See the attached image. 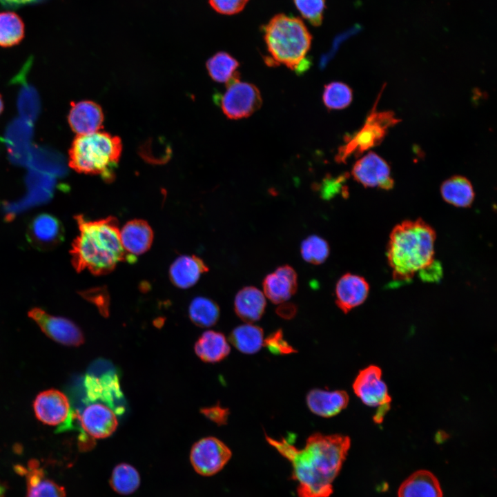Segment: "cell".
Masks as SVG:
<instances>
[{"label": "cell", "instance_id": "cell-1", "mask_svg": "<svg viewBox=\"0 0 497 497\" xmlns=\"http://www.w3.org/2000/svg\"><path fill=\"white\" fill-rule=\"evenodd\" d=\"M267 442L291 464V478L298 483V497H329L351 446L348 436L311 435L302 449L287 440L266 436Z\"/></svg>", "mask_w": 497, "mask_h": 497}, {"label": "cell", "instance_id": "cell-2", "mask_svg": "<svg viewBox=\"0 0 497 497\" xmlns=\"http://www.w3.org/2000/svg\"><path fill=\"white\" fill-rule=\"evenodd\" d=\"M75 219L79 233L72 244L70 255L77 271L88 270L102 275L113 271L119 262H133L121 245L115 217L88 220L79 215Z\"/></svg>", "mask_w": 497, "mask_h": 497}, {"label": "cell", "instance_id": "cell-3", "mask_svg": "<svg viewBox=\"0 0 497 497\" xmlns=\"http://www.w3.org/2000/svg\"><path fill=\"white\" fill-rule=\"evenodd\" d=\"M434 230L420 219L407 220L392 230L387 260L395 280H408L433 262Z\"/></svg>", "mask_w": 497, "mask_h": 497}, {"label": "cell", "instance_id": "cell-4", "mask_svg": "<svg viewBox=\"0 0 497 497\" xmlns=\"http://www.w3.org/2000/svg\"><path fill=\"white\" fill-rule=\"evenodd\" d=\"M263 29L271 62L298 70L305 62L312 40L303 21L281 13L272 17Z\"/></svg>", "mask_w": 497, "mask_h": 497}, {"label": "cell", "instance_id": "cell-5", "mask_svg": "<svg viewBox=\"0 0 497 497\" xmlns=\"http://www.w3.org/2000/svg\"><path fill=\"white\" fill-rule=\"evenodd\" d=\"M121 151V141L117 136L100 131L79 135L69 150V166L77 172L101 175L105 181H110Z\"/></svg>", "mask_w": 497, "mask_h": 497}, {"label": "cell", "instance_id": "cell-6", "mask_svg": "<svg viewBox=\"0 0 497 497\" xmlns=\"http://www.w3.org/2000/svg\"><path fill=\"white\" fill-rule=\"evenodd\" d=\"M399 121L392 111L378 112L373 109L362 128L345 139V144L338 149L335 160L345 162L349 157H358L379 145L385 138L388 130Z\"/></svg>", "mask_w": 497, "mask_h": 497}, {"label": "cell", "instance_id": "cell-7", "mask_svg": "<svg viewBox=\"0 0 497 497\" xmlns=\"http://www.w3.org/2000/svg\"><path fill=\"white\" fill-rule=\"evenodd\" d=\"M220 104L227 117L238 119L247 117L257 110L262 105V97L255 86L240 81L236 77L227 83Z\"/></svg>", "mask_w": 497, "mask_h": 497}, {"label": "cell", "instance_id": "cell-8", "mask_svg": "<svg viewBox=\"0 0 497 497\" xmlns=\"http://www.w3.org/2000/svg\"><path fill=\"white\" fill-rule=\"evenodd\" d=\"M231 456L232 452L226 444L210 436L202 438L193 445L190 460L197 474L210 476L222 470Z\"/></svg>", "mask_w": 497, "mask_h": 497}, {"label": "cell", "instance_id": "cell-9", "mask_svg": "<svg viewBox=\"0 0 497 497\" xmlns=\"http://www.w3.org/2000/svg\"><path fill=\"white\" fill-rule=\"evenodd\" d=\"M353 389L364 405L389 409L391 398L378 367L370 365L360 370L353 383Z\"/></svg>", "mask_w": 497, "mask_h": 497}, {"label": "cell", "instance_id": "cell-10", "mask_svg": "<svg viewBox=\"0 0 497 497\" xmlns=\"http://www.w3.org/2000/svg\"><path fill=\"white\" fill-rule=\"evenodd\" d=\"M41 331L54 341L67 346H79L84 342L81 329L71 320L53 316L40 308H33L28 312Z\"/></svg>", "mask_w": 497, "mask_h": 497}, {"label": "cell", "instance_id": "cell-11", "mask_svg": "<svg viewBox=\"0 0 497 497\" xmlns=\"http://www.w3.org/2000/svg\"><path fill=\"white\" fill-rule=\"evenodd\" d=\"M26 237L32 247L48 251L55 248L62 242L64 228L61 221L55 216L40 213L30 221Z\"/></svg>", "mask_w": 497, "mask_h": 497}, {"label": "cell", "instance_id": "cell-12", "mask_svg": "<svg viewBox=\"0 0 497 497\" xmlns=\"http://www.w3.org/2000/svg\"><path fill=\"white\" fill-rule=\"evenodd\" d=\"M88 403L78 416L83 430L94 438H105L111 436L118 425L115 411L101 401Z\"/></svg>", "mask_w": 497, "mask_h": 497}, {"label": "cell", "instance_id": "cell-13", "mask_svg": "<svg viewBox=\"0 0 497 497\" xmlns=\"http://www.w3.org/2000/svg\"><path fill=\"white\" fill-rule=\"evenodd\" d=\"M86 399L90 402L101 401L121 414L125 409L119 380L115 372H108L100 377L87 375L84 380Z\"/></svg>", "mask_w": 497, "mask_h": 497}, {"label": "cell", "instance_id": "cell-14", "mask_svg": "<svg viewBox=\"0 0 497 497\" xmlns=\"http://www.w3.org/2000/svg\"><path fill=\"white\" fill-rule=\"evenodd\" d=\"M354 179L364 187L390 189L393 186L387 162L374 152H369L353 166Z\"/></svg>", "mask_w": 497, "mask_h": 497}, {"label": "cell", "instance_id": "cell-15", "mask_svg": "<svg viewBox=\"0 0 497 497\" xmlns=\"http://www.w3.org/2000/svg\"><path fill=\"white\" fill-rule=\"evenodd\" d=\"M34 411L38 420L48 425H58L70 418V402L65 394L57 389L41 392L34 402Z\"/></svg>", "mask_w": 497, "mask_h": 497}, {"label": "cell", "instance_id": "cell-16", "mask_svg": "<svg viewBox=\"0 0 497 497\" xmlns=\"http://www.w3.org/2000/svg\"><path fill=\"white\" fill-rule=\"evenodd\" d=\"M104 119L101 106L89 100L72 102L68 115L70 127L77 135L99 131Z\"/></svg>", "mask_w": 497, "mask_h": 497}, {"label": "cell", "instance_id": "cell-17", "mask_svg": "<svg viewBox=\"0 0 497 497\" xmlns=\"http://www.w3.org/2000/svg\"><path fill=\"white\" fill-rule=\"evenodd\" d=\"M262 286L264 295L273 303L286 302L297 291V273L289 265L280 266L265 277Z\"/></svg>", "mask_w": 497, "mask_h": 497}, {"label": "cell", "instance_id": "cell-18", "mask_svg": "<svg viewBox=\"0 0 497 497\" xmlns=\"http://www.w3.org/2000/svg\"><path fill=\"white\" fill-rule=\"evenodd\" d=\"M369 291V284L364 277L351 273L344 274L335 286L336 304L347 313L365 301Z\"/></svg>", "mask_w": 497, "mask_h": 497}, {"label": "cell", "instance_id": "cell-19", "mask_svg": "<svg viewBox=\"0 0 497 497\" xmlns=\"http://www.w3.org/2000/svg\"><path fill=\"white\" fill-rule=\"evenodd\" d=\"M120 240L126 254L135 260V255L143 254L150 248L153 231L145 220H133L120 230Z\"/></svg>", "mask_w": 497, "mask_h": 497}, {"label": "cell", "instance_id": "cell-20", "mask_svg": "<svg viewBox=\"0 0 497 497\" xmlns=\"http://www.w3.org/2000/svg\"><path fill=\"white\" fill-rule=\"evenodd\" d=\"M306 405L314 414L323 417H333L344 409L349 403V395L345 391H328L313 389L306 397Z\"/></svg>", "mask_w": 497, "mask_h": 497}, {"label": "cell", "instance_id": "cell-21", "mask_svg": "<svg viewBox=\"0 0 497 497\" xmlns=\"http://www.w3.org/2000/svg\"><path fill=\"white\" fill-rule=\"evenodd\" d=\"M17 471L26 476L27 497H66L65 489L48 478L35 460L28 467L17 466Z\"/></svg>", "mask_w": 497, "mask_h": 497}, {"label": "cell", "instance_id": "cell-22", "mask_svg": "<svg viewBox=\"0 0 497 497\" xmlns=\"http://www.w3.org/2000/svg\"><path fill=\"white\" fill-rule=\"evenodd\" d=\"M208 268L195 255H181L170 265L169 277L171 282L180 289H188L195 284Z\"/></svg>", "mask_w": 497, "mask_h": 497}, {"label": "cell", "instance_id": "cell-23", "mask_svg": "<svg viewBox=\"0 0 497 497\" xmlns=\"http://www.w3.org/2000/svg\"><path fill=\"white\" fill-rule=\"evenodd\" d=\"M398 497H442L438 478L429 471L418 470L400 485Z\"/></svg>", "mask_w": 497, "mask_h": 497}, {"label": "cell", "instance_id": "cell-24", "mask_svg": "<svg viewBox=\"0 0 497 497\" xmlns=\"http://www.w3.org/2000/svg\"><path fill=\"white\" fill-rule=\"evenodd\" d=\"M264 293L254 286H246L237 293L234 300V309L237 315L246 323L259 320L266 308Z\"/></svg>", "mask_w": 497, "mask_h": 497}, {"label": "cell", "instance_id": "cell-25", "mask_svg": "<svg viewBox=\"0 0 497 497\" xmlns=\"http://www.w3.org/2000/svg\"><path fill=\"white\" fill-rule=\"evenodd\" d=\"M194 349L202 361L215 363L228 356L231 347L222 333L210 330L201 335L195 344Z\"/></svg>", "mask_w": 497, "mask_h": 497}, {"label": "cell", "instance_id": "cell-26", "mask_svg": "<svg viewBox=\"0 0 497 497\" xmlns=\"http://www.w3.org/2000/svg\"><path fill=\"white\" fill-rule=\"evenodd\" d=\"M440 193L444 200L458 207H468L474 199L471 182L462 176H454L443 182Z\"/></svg>", "mask_w": 497, "mask_h": 497}, {"label": "cell", "instance_id": "cell-27", "mask_svg": "<svg viewBox=\"0 0 497 497\" xmlns=\"http://www.w3.org/2000/svg\"><path fill=\"white\" fill-rule=\"evenodd\" d=\"M231 343L241 353L253 354L258 352L264 345L262 329L252 323H246L235 327L229 336Z\"/></svg>", "mask_w": 497, "mask_h": 497}, {"label": "cell", "instance_id": "cell-28", "mask_svg": "<svg viewBox=\"0 0 497 497\" xmlns=\"http://www.w3.org/2000/svg\"><path fill=\"white\" fill-rule=\"evenodd\" d=\"M238 61L225 52H219L206 61V68L210 77L218 83H228L238 77L237 69Z\"/></svg>", "mask_w": 497, "mask_h": 497}, {"label": "cell", "instance_id": "cell-29", "mask_svg": "<svg viewBox=\"0 0 497 497\" xmlns=\"http://www.w3.org/2000/svg\"><path fill=\"white\" fill-rule=\"evenodd\" d=\"M188 315L191 321L200 327H209L214 325L220 317V309L217 304L205 297L194 298L188 307Z\"/></svg>", "mask_w": 497, "mask_h": 497}, {"label": "cell", "instance_id": "cell-30", "mask_svg": "<svg viewBox=\"0 0 497 497\" xmlns=\"http://www.w3.org/2000/svg\"><path fill=\"white\" fill-rule=\"evenodd\" d=\"M25 35L21 18L13 12H0V46L11 47L19 43Z\"/></svg>", "mask_w": 497, "mask_h": 497}, {"label": "cell", "instance_id": "cell-31", "mask_svg": "<svg viewBox=\"0 0 497 497\" xmlns=\"http://www.w3.org/2000/svg\"><path fill=\"white\" fill-rule=\"evenodd\" d=\"M140 476L137 469L127 463H120L113 470L110 485L117 493L128 495L137 489Z\"/></svg>", "mask_w": 497, "mask_h": 497}, {"label": "cell", "instance_id": "cell-32", "mask_svg": "<svg viewBox=\"0 0 497 497\" xmlns=\"http://www.w3.org/2000/svg\"><path fill=\"white\" fill-rule=\"evenodd\" d=\"M353 99L351 88L342 82H331L326 85L323 92L325 106L333 110H340L347 107Z\"/></svg>", "mask_w": 497, "mask_h": 497}, {"label": "cell", "instance_id": "cell-33", "mask_svg": "<svg viewBox=\"0 0 497 497\" xmlns=\"http://www.w3.org/2000/svg\"><path fill=\"white\" fill-rule=\"evenodd\" d=\"M300 253L302 258L313 264L324 262L329 254L327 242L318 235L306 237L301 244Z\"/></svg>", "mask_w": 497, "mask_h": 497}, {"label": "cell", "instance_id": "cell-34", "mask_svg": "<svg viewBox=\"0 0 497 497\" xmlns=\"http://www.w3.org/2000/svg\"><path fill=\"white\" fill-rule=\"evenodd\" d=\"M302 17L314 26L321 25L326 8L325 0H293Z\"/></svg>", "mask_w": 497, "mask_h": 497}, {"label": "cell", "instance_id": "cell-35", "mask_svg": "<svg viewBox=\"0 0 497 497\" xmlns=\"http://www.w3.org/2000/svg\"><path fill=\"white\" fill-rule=\"evenodd\" d=\"M83 298L93 303L104 316L109 313L110 299L105 287H96L81 293Z\"/></svg>", "mask_w": 497, "mask_h": 497}, {"label": "cell", "instance_id": "cell-36", "mask_svg": "<svg viewBox=\"0 0 497 497\" xmlns=\"http://www.w3.org/2000/svg\"><path fill=\"white\" fill-rule=\"evenodd\" d=\"M263 346H265L271 353L275 355H286L296 352L284 338L282 330H277L265 338Z\"/></svg>", "mask_w": 497, "mask_h": 497}, {"label": "cell", "instance_id": "cell-37", "mask_svg": "<svg viewBox=\"0 0 497 497\" xmlns=\"http://www.w3.org/2000/svg\"><path fill=\"white\" fill-rule=\"evenodd\" d=\"M248 0H208L210 6L217 12L231 15L241 12Z\"/></svg>", "mask_w": 497, "mask_h": 497}, {"label": "cell", "instance_id": "cell-38", "mask_svg": "<svg viewBox=\"0 0 497 497\" xmlns=\"http://www.w3.org/2000/svg\"><path fill=\"white\" fill-rule=\"evenodd\" d=\"M200 411L204 416L217 425H226L230 413L228 409L222 407L219 404L202 408Z\"/></svg>", "mask_w": 497, "mask_h": 497}, {"label": "cell", "instance_id": "cell-39", "mask_svg": "<svg viewBox=\"0 0 497 497\" xmlns=\"http://www.w3.org/2000/svg\"><path fill=\"white\" fill-rule=\"evenodd\" d=\"M296 311L297 308L294 304L286 302L280 303L276 310L277 313L285 319L292 318L295 315Z\"/></svg>", "mask_w": 497, "mask_h": 497}, {"label": "cell", "instance_id": "cell-40", "mask_svg": "<svg viewBox=\"0 0 497 497\" xmlns=\"http://www.w3.org/2000/svg\"><path fill=\"white\" fill-rule=\"evenodd\" d=\"M45 0H0V3L4 8L15 9L28 4L38 3Z\"/></svg>", "mask_w": 497, "mask_h": 497}, {"label": "cell", "instance_id": "cell-41", "mask_svg": "<svg viewBox=\"0 0 497 497\" xmlns=\"http://www.w3.org/2000/svg\"><path fill=\"white\" fill-rule=\"evenodd\" d=\"M3 110V101L2 97L0 95V115L2 113Z\"/></svg>", "mask_w": 497, "mask_h": 497}]
</instances>
